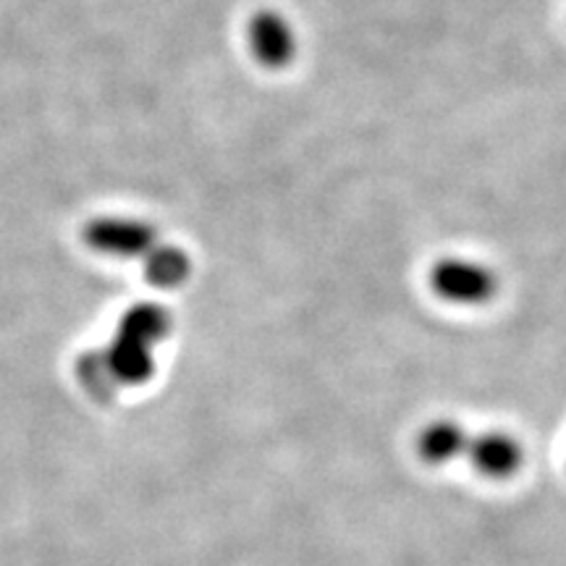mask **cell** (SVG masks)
I'll return each instance as SVG.
<instances>
[{
    "label": "cell",
    "instance_id": "7a4b0ae2",
    "mask_svg": "<svg viewBox=\"0 0 566 566\" xmlns=\"http://www.w3.org/2000/svg\"><path fill=\"white\" fill-rule=\"evenodd\" d=\"M467 459L483 478L509 480L525 464V449H522L520 438L506 430H485V433L472 436Z\"/></svg>",
    "mask_w": 566,
    "mask_h": 566
},
{
    "label": "cell",
    "instance_id": "6da1fadb",
    "mask_svg": "<svg viewBox=\"0 0 566 566\" xmlns=\"http://www.w3.org/2000/svg\"><path fill=\"white\" fill-rule=\"evenodd\" d=\"M430 289L443 302L478 307L491 302L499 292V279L491 268L467 258H443L430 268Z\"/></svg>",
    "mask_w": 566,
    "mask_h": 566
},
{
    "label": "cell",
    "instance_id": "277c9868",
    "mask_svg": "<svg viewBox=\"0 0 566 566\" xmlns=\"http://www.w3.org/2000/svg\"><path fill=\"white\" fill-rule=\"evenodd\" d=\"M250 45L268 69H283L296 53V34L275 11H260L250 24Z\"/></svg>",
    "mask_w": 566,
    "mask_h": 566
},
{
    "label": "cell",
    "instance_id": "3957f363",
    "mask_svg": "<svg viewBox=\"0 0 566 566\" xmlns=\"http://www.w3.org/2000/svg\"><path fill=\"white\" fill-rule=\"evenodd\" d=\"M158 331L153 328V321H132L126 325V331L118 336V342L113 344L108 354V365L116 380L124 384H142V380L150 378L153 373V359L150 349H147V338H153Z\"/></svg>",
    "mask_w": 566,
    "mask_h": 566
},
{
    "label": "cell",
    "instance_id": "5b68a950",
    "mask_svg": "<svg viewBox=\"0 0 566 566\" xmlns=\"http://www.w3.org/2000/svg\"><path fill=\"white\" fill-rule=\"evenodd\" d=\"M470 441H472V433L462 422L451 420V417H443V420L424 424L422 433L417 436V454L422 457V462L443 467L467 457V451H470Z\"/></svg>",
    "mask_w": 566,
    "mask_h": 566
}]
</instances>
